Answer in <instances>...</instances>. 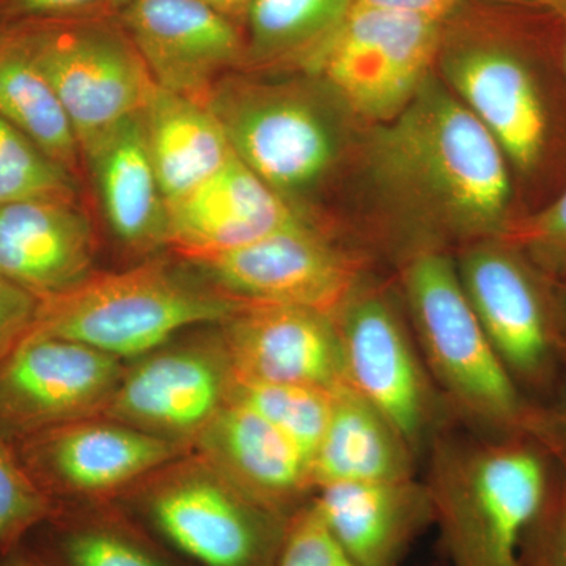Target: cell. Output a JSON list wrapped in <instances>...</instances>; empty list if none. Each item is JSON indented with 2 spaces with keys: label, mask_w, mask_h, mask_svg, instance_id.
I'll return each instance as SVG.
<instances>
[{
  "label": "cell",
  "mask_w": 566,
  "mask_h": 566,
  "mask_svg": "<svg viewBox=\"0 0 566 566\" xmlns=\"http://www.w3.org/2000/svg\"><path fill=\"white\" fill-rule=\"evenodd\" d=\"M506 161L485 126L431 76L371 144L375 175L387 191L469 237L504 229L512 192Z\"/></svg>",
  "instance_id": "obj_1"
},
{
  "label": "cell",
  "mask_w": 566,
  "mask_h": 566,
  "mask_svg": "<svg viewBox=\"0 0 566 566\" xmlns=\"http://www.w3.org/2000/svg\"><path fill=\"white\" fill-rule=\"evenodd\" d=\"M452 566H521V545L549 493L545 455L523 439L439 442L428 482Z\"/></svg>",
  "instance_id": "obj_2"
},
{
  "label": "cell",
  "mask_w": 566,
  "mask_h": 566,
  "mask_svg": "<svg viewBox=\"0 0 566 566\" xmlns=\"http://www.w3.org/2000/svg\"><path fill=\"white\" fill-rule=\"evenodd\" d=\"M164 260L93 273L41 301L35 334L70 338L117 359H139L196 326H218L243 305ZM32 333V334H33Z\"/></svg>",
  "instance_id": "obj_3"
},
{
  "label": "cell",
  "mask_w": 566,
  "mask_h": 566,
  "mask_svg": "<svg viewBox=\"0 0 566 566\" xmlns=\"http://www.w3.org/2000/svg\"><path fill=\"white\" fill-rule=\"evenodd\" d=\"M117 502L189 566H275L290 520L253 501L193 452Z\"/></svg>",
  "instance_id": "obj_4"
},
{
  "label": "cell",
  "mask_w": 566,
  "mask_h": 566,
  "mask_svg": "<svg viewBox=\"0 0 566 566\" xmlns=\"http://www.w3.org/2000/svg\"><path fill=\"white\" fill-rule=\"evenodd\" d=\"M403 285L424 360L450 403L504 434L534 427L520 386L469 303L457 264L441 252L416 253Z\"/></svg>",
  "instance_id": "obj_5"
},
{
  "label": "cell",
  "mask_w": 566,
  "mask_h": 566,
  "mask_svg": "<svg viewBox=\"0 0 566 566\" xmlns=\"http://www.w3.org/2000/svg\"><path fill=\"white\" fill-rule=\"evenodd\" d=\"M14 25L57 93L81 151L144 111L158 87L118 18Z\"/></svg>",
  "instance_id": "obj_6"
},
{
  "label": "cell",
  "mask_w": 566,
  "mask_h": 566,
  "mask_svg": "<svg viewBox=\"0 0 566 566\" xmlns=\"http://www.w3.org/2000/svg\"><path fill=\"white\" fill-rule=\"evenodd\" d=\"M207 106L234 155L289 202L312 191L334 166L333 125L301 88L229 73L214 85Z\"/></svg>",
  "instance_id": "obj_7"
},
{
  "label": "cell",
  "mask_w": 566,
  "mask_h": 566,
  "mask_svg": "<svg viewBox=\"0 0 566 566\" xmlns=\"http://www.w3.org/2000/svg\"><path fill=\"white\" fill-rule=\"evenodd\" d=\"M442 22L353 6L308 69L353 111L389 122L430 77Z\"/></svg>",
  "instance_id": "obj_8"
},
{
  "label": "cell",
  "mask_w": 566,
  "mask_h": 566,
  "mask_svg": "<svg viewBox=\"0 0 566 566\" xmlns=\"http://www.w3.org/2000/svg\"><path fill=\"white\" fill-rule=\"evenodd\" d=\"M33 479L55 505L114 504L192 447L132 424L88 417L13 439Z\"/></svg>",
  "instance_id": "obj_9"
},
{
  "label": "cell",
  "mask_w": 566,
  "mask_h": 566,
  "mask_svg": "<svg viewBox=\"0 0 566 566\" xmlns=\"http://www.w3.org/2000/svg\"><path fill=\"white\" fill-rule=\"evenodd\" d=\"M174 340L126 365L102 416L192 447L229 403L234 375L219 329Z\"/></svg>",
  "instance_id": "obj_10"
},
{
  "label": "cell",
  "mask_w": 566,
  "mask_h": 566,
  "mask_svg": "<svg viewBox=\"0 0 566 566\" xmlns=\"http://www.w3.org/2000/svg\"><path fill=\"white\" fill-rule=\"evenodd\" d=\"M186 263L233 300L296 305L335 319L357 292L359 279V264L305 221L243 248Z\"/></svg>",
  "instance_id": "obj_11"
},
{
  "label": "cell",
  "mask_w": 566,
  "mask_h": 566,
  "mask_svg": "<svg viewBox=\"0 0 566 566\" xmlns=\"http://www.w3.org/2000/svg\"><path fill=\"white\" fill-rule=\"evenodd\" d=\"M125 367L81 342L29 335L0 367V430L17 439L102 416Z\"/></svg>",
  "instance_id": "obj_12"
},
{
  "label": "cell",
  "mask_w": 566,
  "mask_h": 566,
  "mask_svg": "<svg viewBox=\"0 0 566 566\" xmlns=\"http://www.w3.org/2000/svg\"><path fill=\"white\" fill-rule=\"evenodd\" d=\"M346 381L419 449L436 420V397L400 316L385 297L356 292L337 316Z\"/></svg>",
  "instance_id": "obj_13"
},
{
  "label": "cell",
  "mask_w": 566,
  "mask_h": 566,
  "mask_svg": "<svg viewBox=\"0 0 566 566\" xmlns=\"http://www.w3.org/2000/svg\"><path fill=\"white\" fill-rule=\"evenodd\" d=\"M118 21L156 85L203 106L214 85L244 61L234 22L202 0H129Z\"/></svg>",
  "instance_id": "obj_14"
},
{
  "label": "cell",
  "mask_w": 566,
  "mask_h": 566,
  "mask_svg": "<svg viewBox=\"0 0 566 566\" xmlns=\"http://www.w3.org/2000/svg\"><path fill=\"white\" fill-rule=\"evenodd\" d=\"M218 327L237 381L327 390L348 385L333 316L296 305L244 303Z\"/></svg>",
  "instance_id": "obj_15"
},
{
  "label": "cell",
  "mask_w": 566,
  "mask_h": 566,
  "mask_svg": "<svg viewBox=\"0 0 566 566\" xmlns=\"http://www.w3.org/2000/svg\"><path fill=\"white\" fill-rule=\"evenodd\" d=\"M457 268L476 318L517 386L545 385L556 363V337L526 264L504 245L479 244Z\"/></svg>",
  "instance_id": "obj_16"
},
{
  "label": "cell",
  "mask_w": 566,
  "mask_h": 566,
  "mask_svg": "<svg viewBox=\"0 0 566 566\" xmlns=\"http://www.w3.org/2000/svg\"><path fill=\"white\" fill-rule=\"evenodd\" d=\"M167 248L185 262L243 248L304 221L292 202L266 185L237 155L202 185L167 203Z\"/></svg>",
  "instance_id": "obj_17"
},
{
  "label": "cell",
  "mask_w": 566,
  "mask_h": 566,
  "mask_svg": "<svg viewBox=\"0 0 566 566\" xmlns=\"http://www.w3.org/2000/svg\"><path fill=\"white\" fill-rule=\"evenodd\" d=\"M446 77L458 99L501 145L509 161L534 169L545 150L547 120L526 61L499 43L465 44L450 52Z\"/></svg>",
  "instance_id": "obj_18"
},
{
  "label": "cell",
  "mask_w": 566,
  "mask_h": 566,
  "mask_svg": "<svg viewBox=\"0 0 566 566\" xmlns=\"http://www.w3.org/2000/svg\"><path fill=\"white\" fill-rule=\"evenodd\" d=\"M192 452L279 515L292 517L314 497L311 458L240 401L223 406L197 436Z\"/></svg>",
  "instance_id": "obj_19"
},
{
  "label": "cell",
  "mask_w": 566,
  "mask_h": 566,
  "mask_svg": "<svg viewBox=\"0 0 566 566\" xmlns=\"http://www.w3.org/2000/svg\"><path fill=\"white\" fill-rule=\"evenodd\" d=\"M96 237L77 200L40 199L0 207V275L40 301L70 292L95 273Z\"/></svg>",
  "instance_id": "obj_20"
},
{
  "label": "cell",
  "mask_w": 566,
  "mask_h": 566,
  "mask_svg": "<svg viewBox=\"0 0 566 566\" xmlns=\"http://www.w3.org/2000/svg\"><path fill=\"white\" fill-rule=\"evenodd\" d=\"M312 502L360 566H400L434 524L430 491L412 479L335 483L318 488Z\"/></svg>",
  "instance_id": "obj_21"
},
{
  "label": "cell",
  "mask_w": 566,
  "mask_h": 566,
  "mask_svg": "<svg viewBox=\"0 0 566 566\" xmlns=\"http://www.w3.org/2000/svg\"><path fill=\"white\" fill-rule=\"evenodd\" d=\"M104 218L126 248H167L169 210L153 167L142 114L132 115L82 148Z\"/></svg>",
  "instance_id": "obj_22"
},
{
  "label": "cell",
  "mask_w": 566,
  "mask_h": 566,
  "mask_svg": "<svg viewBox=\"0 0 566 566\" xmlns=\"http://www.w3.org/2000/svg\"><path fill=\"white\" fill-rule=\"evenodd\" d=\"M44 566H189L120 505H59L25 539Z\"/></svg>",
  "instance_id": "obj_23"
},
{
  "label": "cell",
  "mask_w": 566,
  "mask_h": 566,
  "mask_svg": "<svg viewBox=\"0 0 566 566\" xmlns=\"http://www.w3.org/2000/svg\"><path fill=\"white\" fill-rule=\"evenodd\" d=\"M412 452L394 424L353 387L335 392L333 412L312 458V485L412 479Z\"/></svg>",
  "instance_id": "obj_24"
},
{
  "label": "cell",
  "mask_w": 566,
  "mask_h": 566,
  "mask_svg": "<svg viewBox=\"0 0 566 566\" xmlns=\"http://www.w3.org/2000/svg\"><path fill=\"white\" fill-rule=\"evenodd\" d=\"M140 114L167 203L202 185L234 155L214 114L186 96L156 87Z\"/></svg>",
  "instance_id": "obj_25"
},
{
  "label": "cell",
  "mask_w": 566,
  "mask_h": 566,
  "mask_svg": "<svg viewBox=\"0 0 566 566\" xmlns=\"http://www.w3.org/2000/svg\"><path fill=\"white\" fill-rule=\"evenodd\" d=\"M0 115L69 172H80L82 155L73 125L14 24H0Z\"/></svg>",
  "instance_id": "obj_26"
},
{
  "label": "cell",
  "mask_w": 566,
  "mask_h": 566,
  "mask_svg": "<svg viewBox=\"0 0 566 566\" xmlns=\"http://www.w3.org/2000/svg\"><path fill=\"white\" fill-rule=\"evenodd\" d=\"M353 0H252L244 59L311 65L352 10Z\"/></svg>",
  "instance_id": "obj_27"
},
{
  "label": "cell",
  "mask_w": 566,
  "mask_h": 566,
  "mask_svg": "<svg viewBox=\"0 0 566 566\" xmlns=\"http://www.w3.org/2000/svg\"><path fill=\"white\" fill-rule=\"evenodd\" d=\"M337 390L234 379L230 400L240 401L262 416L312 461L329 422Z\"/></svg>",
  "instance_id": "obj_28"
},
{
  "label": "cell",
  "mask_w": 566,
  "mask_h": 566,
  "mask_svg": "<svg viewBox=\"0 0 566 566\" xmlns=\"http://www.w3.org/2000/svg\"><path fill=\"white\" fill-rule=\"evenodd\" d=\"M40 199L77 200L76 175L0 115V207Z\"/></svg>",
  "instance_id": "obj_29"
},
{
  "label": "cell",
  "mask_w": 566,
  "mask_h": 566,
  "mask_svg": "<svg viewBox=\"0 0 566 566\" xmlns=\"http://www.w3.org/2000/svg\"><path fill=\"white\" fill-rule=\"evenodd\" d=\"M55 510V502L25 468L13 439L0 430V557L24 545Z\"/></svg>",
  "instance_id": "obj_30"
},
{
  "label": "cell",
  "mask_w": 566,
  "mask_h": 566,
  "mask_svg": "<svg viewBox=\"0 0 566 566\" xmlns=\"http://www.w3.org/2000/svg\"><path fill=\"white\" fill-rule=\"evenodd\" d=\"M275 566L360 565L335 539L311 499L290 517Z\"/></svg>",
  "instance_id": "obj_31"
},
{
  "label": "cell",
  "mask_w": 566,
  "mask_h": 566,
  "mask_svg": "<svg viewBox=\"0 0 566 566\" xmlns=\"http://www.w3.org/2000/svg\"><path fill=\"white\" fill-rule=\"evenodd\" d=\"M521 566H566V476L549 493L521 545Z\"/></svg>",
  "instance_id": "obj_32"
},
{
  "label": "cell",
  "mask_w": 566,
  "mask_h": 566,
  "mask_svg": "<svg viewBox=\"0 0 566 566\" xmlns=\"http://www.w3.org/2000/svg\"><path fill=\"white\" fill-rule=\"evenodd\" d=\"M129 0H0V24L118 18Z\"/></svg>",
  "instance_id": "obj_33"
},
{
  "label": "cell",
  "mask_w": 566,
  "mask_h": 566,
  "mask_svg": "<svg viewBox=\"0 0 566 566\" xmlns=\"http://www.w3.org/2000/svg\"><path fill=\"white\" fill-rule=\"evenodd\" d=\"M536 262L551 271H566V191L513 234Z\"/></svg>",
  "instance_id": "obj_34"
},
{
  "label": "cell",
  "mask_w": 566,
  "mask_h": 566,
  "mask_svg": "<svg viewBox=\"0 0 566 566\" xmlns=\"http://www.w3.org/2000/svg\"><path fill=\"white\" fill-rule=\"evenodd\" d=\"M41 301L0 275V367L35 329Z\"/></svg>",
  "instance_id": "obj_35"
},
{
  "label": "cell",
  "mask_w": 566,
  "mask_h": 566,
  "mask_svg": "<svg viewBox=\"0 0 566 566\" xmlns=\"http://www.w3.org/2000/svg\"><path fill=\"white\" fill-rule=\"evenodd\" d=\"M461 0H353V6L398 11L427 20L442 22L457 9Z\"/></svg>",
  "instance_id": "obj_36"
},
{
  "label": "cell",
  "mask_w": 566,
  "mask_h": 566,
  "mask_svg": "<svg viewBox=\"0 0 566 566\" xmlns=\"http://www.w3.org/2000/svg\"><path fill=\"white\" fill-rule=\"evenodd\" d=\"M202 2L233 21L237 17H245L252 0H202Z\"/></svg>",
  "instance_id": "obj_37"
},
{
  "label": "cell",
  "mask_w": 566,
  "mask_h": 566,
  "mask_svg": "<svg viewBox=\"0 0 566 566\" xmlns=\"http://www.w3.org/2000/svg\"><path fill=\"white\" fill-rule=\"evenodd\" d=\"M0 566H44L28 545H21L0 558Z\"/></svg>",
  "instance_id": "obj_38"
},
{
  "label": "cell",
  "mask_w": 566,
  "mask_h": 566,
  "mask_svg": "<svg viewBox=\"0 0 566 566\" xmlns=\"http://www.w3.org/2000/svg\"><path fill=\"white\" fill-rule=\"evenodd\" d=\"M558 438L564 439L566 449V411L562 416L560 428H558Z\"/></svg>",
  "instance_id": "obj_39"
},
{
  "label": "cell",
  "mask_w": 566,
  "mask_h": 566,
  "mask_svg": "<svg viewBox=\"0 0 566 566\" xmlns=\"http://www.w3.org/2000/svg\"><path fill=\"white\" fill-rule=\"evenodd\" d=\"M526 2L553 3V6H556L558 10L566 6V0H526Z\"/></svg>",
  "instance_id": "obj_40"
},
{
  "label": "cell",
  "mask_w": 566,
  "mask_h": 566,
  "mask_svg": "<svg viewBox=\"0 0 566 566\" xmlns=\"http://www.w3.org/2000/svg\"><path fill=\"white\" fill-rule=\"evenodd\" d=\"M562 18H564V33H565V66H566V6L562 7Z\"/></svg>",
  "instance_id": "obj_41"
},
{
  "label": "cell",
  "mask_w": 566,
  "mask_h": 566,
  "mask_svg": "<svg viewBox=\"0 0 566 566\" xmlns=\"http://www.w3.org/2000/svg\"><path fill=\"white\" fill-rule=\"evenodd\" d=\"M0 558H2V557H0Z\"/></svg>",
  "instance_id": "obj_42"
}]
</instances>
